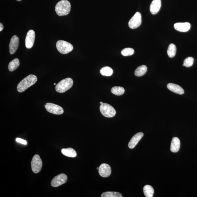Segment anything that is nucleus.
I'll list each match as a JSON object with an SVG mask.
<instances>
[{
  "instance_id": "8",
  "label": "nucleus",
  "mask_w": 197,
  "mask_h": 197,
  "mask_svg": "<svg viewBox=\"0 0 197 197\" xmlns=\"http://www.w3.org/2000/svg\"><path fill=\"white\" fill-rule=\"evenodd\" d=\"M142 23V16L139 12H137L129 22V26L131 29H135L139 27Z\"/></svg>"
},
{
  "instance_id": "2",
  "label": "nucleus",
  "mask_w": 197,
  "mask_h": 197,
  "mask_svg": "<svg viewBox=\"0 0 197 197\" xmlns=\"http://www.w3.org/2000/svg\"><path fill=\"white\" fill-rule=\"evenodd\" d=\"M71 9V4L67 0H62L56 4L55 11L58 16H66L69 13Z\"/></svg>"
},
{
  "instance_id": "26",
  "label": "nucleus",
  "mask_w": 197,
  "mask_h": 197,
  "mask_svg": "<svg viewBox=\"0 0 197 197\" xmlns=\"http://www.w3.org/2000/svg\"><path fill=\"white\" fill-rule=\"evenodd\" d=\"M121 53L123 56H130L134 54V50L132 48H126L122 50Z\"/></svg>"
},
{
  "instance_id": "13",
  "label": "nucleus",
  "mask_w": 197,
  "mask_h": 197,
  "mask_svg": "<svg viewBox=\"0 0 197 197\" xmlns=\"http://www.w3.org/2000/svg\"><path fill=\"white\" fill-rule=\"evenodd\" d=\"M143 136V133L140 132L137 133L131 138L128 144V146L130 149H133L138 144V142L141 139Z\"/></svg>"
},
{
  "instance_id": "5",
  "label": "nucleus",
  "mask_w": 197,
  "mask_h": 197,
  "mask_svg": "<svg viewBox=\"0 0 197 197\" xmlns=\"http://www.w3.org/2000/svg\"><path fill=\"white\" fill-rule=\"evenodd\" d=\"M101 113L104 117H112L115 115L116 111L113 107L107 103H103L100 107Z\"/></svg>"
},
{
  "instance_id": "24",
  "label": "nucleus",
  "mask_w": 197,
  "mask_h": 197,
  "mask_svg": "<svg viewBox=\"0 0 197 197\" xmlns=\"http://www.w3.org/2000/svg\"><path fill=\"white\" fill-rule=\"evenodd\" d=\"M100 73L102 75L109 76L112 75L113 71L110 67H105L100 69Z\"/></svg>"
},
{
  "instance_id": "18",
  "label": "nucleus",
  "mask_w": 197,
  "mask_h": 197,
  "mask_svg": "<svg viewBox=\"0 0 197 197\" xmlns=\"http://www.w3.org/2000/svg\"><path fill=\"white\" fill-rule=\"evenodd\" d=\"M62 153L64 155L69 157H75L77 155L76 151L72 148L62 149Z\"/></svg>"
},
{
  "instance_id": "31",
  "label": "nucleus",
  "mask_w": 197,
  "mask_h": 197,
  "mask_svg": "<svg viewBox=\"0 0 197 197\" xmlns=\"http://www.w3.org/2000/svg\"><path fill=\"white\" fill-rule=\"evenodd\" d=\"M16 1H22V0H16Z\"/></svg>"
},
{
  "instance_id": "28",
  "label": "nucleus",
  "mask_w": 197,
  "mask_h": 197,
  "mask_svg": "<svg viewBox=\"0 0 197 197\" xmlns=\"http://www.w3.org/2000/svg\"><path fill=\"white\" fill-rule=\"evenodd\" d=\"M16 142L18 143H21V144L26 145L27 144V142L26 140L22 139L19 138H17L16 139Z\"/></svg>"
},
{
  "instance_id": "32",
  "label": "nucleus",
  "mask_w": 197,
  "mask_h": 197,
  "mask_svg": "<svg viewBox=\"0 0 197 197\" xmlns=\"http://www.w3.org/2000/svg\"><path fill=\"white\" fill-rule=\"evenodd\" d=\"M97 170H99V167H97Z\"/></svg>"
},
{
  "instance_id": "27",
  "label": "nucleus",
  "mask_w": 197,
  "mask_h": 197,
  "mask_svg": "<svg viewBox=\"0 0 197 197\" xmlns=\"http://www.w3.org/2000/svg\"><path fill=\"white\" fill-rule=\"evenodd\" d=\"M194 59L192 57H188L185 59L184 62V66L187 67H191L193 64Z\"/></svg>"
},
{
  "instance_id": "10",
  "label": "nucleus",
  "mask_w": 197,
  "mask_h": 197,
  "mask_svg": "<svg viewBox=\"0 0 197 197\" xmlns=\"http://www.w3.org/2000/svg\"><path fill=\"white\" fill-rule=\"evenodd\" d=\"M35 39V33L34 30H30L27 34L25 39V46L27 49H30L33 47Z\"/></svg>"
},
{
  "instance_id": "29",
  "label": "nucleus",
  "mask_w": 197,
  "mask_h": 197,
  "mask_svg": "<svg viewBox=\"0 0 197 197\" xmlns=\"http://www.w3.org/2000/svg\"><path fill=\"white\" fill-rule=\"evenodd\" d=\"M4 26H3L2 24H1V23H0V32L2 31V30L4 29Z\"/></svg>"
},
{
  "instance_id": "9",
  "label": "nucleus",
  "mask_w": 197,
  "mask_h": 197,
  "mask_svg": "<svg viewBox=\"0 0 197 197\" xmlns=\"http://www.w3.org/2000/svg\"><path fill=\"white\" fill-rule=\"evenodd\" d=\"M67 179L68 178L65 174H59L53 178L51 181V186L54 187H59L66 182Z\"/></svg>"
},
{
  "instance_id": "7",
  "label": "nucleus",
  "mask_w": 197,
  "mask_h": 197,
  "mask_svg": "<svg viewBox=\"0 0 197 197\" xmlns=\"http://www.w3.org/2000/svg\"><path fill=\"white\" fill-rule=\"evenodd\" d=\"M45 107L48 112L56 115H61L63 114L64 112L62 107L52 103H47Z\"/></svg>"
},
{
  "instance_id": "22",
  "label": "nucleus",
  "mask_w": 197,
  "mask_h": 197,
  "mask_svg": "<svg viewBox=\"0 0 197 197\" xmlns=\"http://www.w3.org/2000/svg\"><path fill=\"white\" fill-rule=\"evenodd\" d=\"M111 92L116 95H122L125 92V90L123 87L115 86L113 87L111 90Z\"/></svg>"
},
{
  "instance_id": "21",
  "label": "nucleus",
  "mask_w": 197,
  "mask_h": 197,
  "mask_svg": "<svg viewBox=\"0 0 197 197\" xmlns=\"http://www.w3.org/2000/svg\"><path fill=\"white\" fill-rule=\"evenodd\" d=\"M143 193L146 197H153L154 190L152 186L150 185L145 186L143 188Z\"/></svg>"
},
{
  "instance_id": "3",
  "label": "nucleus",
  "mask_w": 197,
  "mask_h": 197,
  "mask_svg": "<svg viewBox=\"0 0 197 197\" xmlns=\"http://www.w3.org/2000/svg\"><path fill=\"white\" fill-rule=\"evenodd\" d=\"M73 83V80L71 78L63 79L56 85V90L59 93L65 92L72 87Z\"/></svg>"
},
{
  "instance_id": "14",
  "label": "nucleus",
  "mask_w": 197,
  "mask_h": 197,
  "mask_svg": "<svg viewBox=\"0 0 197 197\" xmlns=\"http://www.w3.org/2000/svg\"><path fill=\"white\" fill-rule=\"evenodd\" d=\"M161 0H153L150 4V10L152 14H156L161 8Z\"/></svg>"
},
{
  "instance_id": "23",
  "label": "nucleus",
  "mask_w": 197,
  "mask_h": 197,
  "mask_svg": "<svg viewBox=\"0 0 197 197\" xmlns=\"http://www.w3.org/2000/svg\"><path fill=\"white\" fill-rule=\"evenodd\" d=\"M177 48L176 46L173 44H171L169 46L167 50L168 56L170 58H173L175 56L176 53Z\"/></svg>"
},
{
  "instance_id": "6",
  "label": "nucleus",
  "mask_w": 197,
  "mask_h": 197,
  "mask_svg": "<svg viewBox=\"0 0 197 197\" xmlns=\"http://www.w3.org/2000/svg\"><path fill=\"white\" fill-rule=\"evenodd\" d=\"M31 166L32 170L34 173H38L40 171L42 166V162L39 155H36L34 156Z\"/></svg>"
},
{
  "instance_id": "4",
  "label": "nucleus",
  "mask_w": 197,
  "mask_h": 197,
  "mask_svg": "<svg viewBox=\"0 0 197 197\" xmlns=\"http://www.w3.org/2000/svg\"><path fill=\"white\" fill-rule=\"evenodd\" d=\"M56 48L59 53L66 54L72 51L74 48L70 43L63 40H59L56 43Z\"/></svg>"
},
{
  "instance_id": "19",
  "label": "nucleus",
  "mask_w": 197,
  "mask_h": 197,
  "mask_svg": "<svg viewBox=\"0 0 197 197\" xmlns=\"http://www.w3.org/2000/svg\"><path fill=\"white\" fill-rule=\"evenodd\" d=\"M147 71V67L146 65H142L138 67L135 69L134 74L135 76L140 77L146 74Z\"/></svg>"
},
{
  "instance_id": "20",
  "label": "nucleus",
  "mask_w": 197,
  "mask_h": 197,
  "mask_svg": "<svg viewBox=\"0 0 197 197\" xmlns=\"http://www.w3.org/2000/svg\"><path fill=\"white\" fill-rule=\"evenodd\" d=\"M20 65L19 59L16 58L9 63L8 65L9 71L12 72L15 71L19 67Z\"/></svg>"
},
{
  "instance_id": "30",
  "label": "nucleus",
  "mask_w": 197,
  "mask_h": 197,
  "mask_svg": "<svg viewBox=\"0 0 197 197\" xmlns=\"http://www.w3.org/2000/svg\"><path fill=\"white\" fill-rule=\"evenodd\" d=\"M100 104H102L103 103V102H100Z\"/></svg>"
},
{
  "instance_id": "12",
  "label": "nucleus",
  "mask_w": 197,
  "mask_h": 197,
  "mask_svg": "<svg viewBox=\"0 0 197 197\" xmlns=\"http://www.w3.org/2000/svg\"><path fill=\"white\" fill-rule=\"evenodd\" d=\"M19 39L17 36L15 35L12 37L9 44V49L10 54H14L18 49L19 45Z\"/></svg>"
},
{
  "instance_id": "11",
  "label": "nucleus",
  "mask_w": 197,
  "mask_h": 197,
  "mask_svg": "<svg viewBox=\"0 0 197 197\" xmlns=\"http://www.w3.org/2000/svg\"><path fill=\"white\" fill-rule=\"evenodd\" d=\"M99 173L101 176L107 178L111 175V169L110 166L107 164H102L99 167Z\"/></svg>"
},
{
  "instance_id": "33",
  "label": "nucleus",
  "mask_w": 197,
  "mask_h": 197,
  "mask_svg": "<svg viewBox=\"0 0 197 197\" xmlns=\"http://www.w3.org/2000/svg\"><path fill=\"white\" fill-rule=\"evenodd\" d=\"M54 85H56V83H54Z\"/></svg>"
},
{
  "instance_id": "17",
  "label": "nucleus",
  "mask_w": 197,
  "mask_h": 197,
  "mask_svg": "<svg viewBox=\"0 0 197 197\" xmlns=\"http://www.w3.org/2000/svg\"><path fill=\"white\" fill-rule=\"evenodd\" d=\"M181 147V142L178 137L173 138L170 145V150L173 153H176L179 151Z\"/></svg>"
},
{
  "instance_id": "15",
  "label": "nucleus",
  "mask_w": 197,
  "mask_h": 197,
  "mask_svg": "<svg viewBox=\"0 0 197 197\" xmlns=\"http://www.w3.org/2000/svg\"><path fill=\"white\" fill-rule=\"evenodd\" d=\"M174 28L180 32H187L190 29V24L188 22L177 23L175 24Z\"/></svg>"
},
{
  "instance_id": "1",
  "label": "nucleus",
  "mask_w": 197,
  "mask_h": 197,
  "mask_svg": "<svg viewBox=\"0 0 197 197\" xmlns=\"http://www.w3.org/2000/svg\"><path fill=\"white\" fill-rule=\"evenodd\" d=\"M37 81V78L33 75H30L20 82L17 86V90L19 92H22L27 88L34 85Z\"/></svg>"
},
{
  "instance_id": "16",
  "label": "nucleus",
  "mask_w": 197,
  "mask_h": 197,
  "mask_svg": "<svg viewBox=\"0 0 197 197\" xmlns=\"http://www.w3.org/2000/svg\"><path fill=\"white\" fill-rule=\"evenodd\" d=\"M167 87L169 90L176 94L183 95L184 94V91L183 88L179 85L173 83L168 84Z\"/></svg>"
},
{
  "instance_id": "25",
  "label": "nucleus",
  "mask_w": 197,
  "mask_h": 197,
  "mask_svg": "<svg viewBox=\"0 0 197 197\" xmlns=\"http://www.w3.org/2000/svg\"><path fill=\"white\" fill-rule=\"evenodd\" d=\"M102 197H122L121 193L116 192H104L101 195Z\"/></svg>"
}]
</instances>
